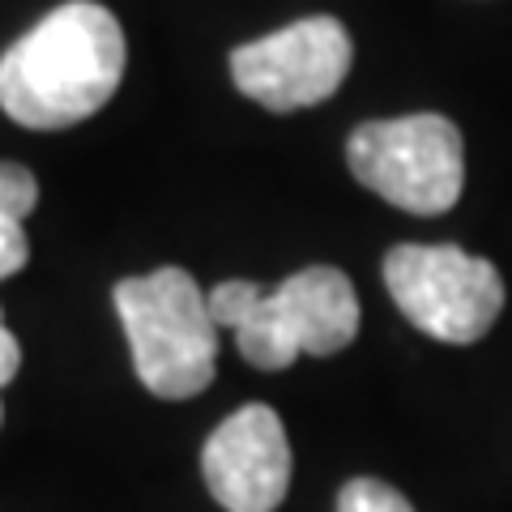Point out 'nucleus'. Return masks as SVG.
<instances>
[{
	"label": "nucleus",
	"instance_id": "nucleus-9",
	"mask_svg": "<svg viewBox=\"0 0 512 512\" xmlns=\"http://www.w3.org/2000/svg\"><path fill=\"white\" fill-rule=\"evenodd\" d=\"M39 205V180L22 163H0V218L26 222Z\"/></svg>",
	"mask_w": 512,
	"mask_h": 512
},
{
	"label": "nucleus",
	"instance_id": "nucleus-10",
	"mask_svg": "<svg viewBox=\"0 0 512 512\" xmlns=\"http://www.w3.org/2000/svg\"><path fill=\"white\" fill-rule=\"evenodd\" d=\"M26 261H30V244H26L22 222L0 218V282L18 274V269H22Z\"/></svg>",
	"mask_w": 512,
	"mask_h": 512
},
{
	"label": "nucleus",
	"instance_id": "nucleus-5",
	"mask_svg": "<svg viewBox=\"0 0 512 512\" xmlns=\"http://www.w3.org/2000/svg\"><path fill=\"white\" fill-rule=\"evenodd\" d=\"M384 286L414 329L470 346L504 312V282L487 256L457 244H397L384 256Z\"/></svg>",
	"mask_w": 512,
	"mask_h": 512
},
{
	"label": "nucleus",
	"instance_id": "nucleus-11",
	"mask_svg": "<svg viewBox=\"0 0 512 512\" xmlns=\"http://www.w3.org/2000/svg\"><path fill=\"white\" fill-rule=\"evenodd\" d=\"M18 367H22V346L5 329V316H0V389H5V384L18 376Z\"/></svg>",
	"mask_w": 512,
	"mask_h": 512
},
{
	"label": "nucleus",
	"instance_id": "nucleus-6",
	"mask_svg": "<svg viewBox=\"0 0 512 512\" xmlns=\"http://www.w3.org/2000/svg\"><path fill=\"white\" fill-rule=\"evenodd\" d=\"M350 35L338 18H303L231 52V77L252 103L299 111L325 103L350 73Z\"/></svg>",
	"mask_w": 512,
	"mask_h": 512
},
{
	"label": "nucleus",
	"instance_id": "nucleus-8",
	"mask_svg": "<svg viewBox=\"0 0 512 512\" xmlns=\"http://www.w3.org/2000/svg\"><path fill=\"white\" fill-rule=\"evenodd\" d=\"M338 512H414V504L380 478H350L338 495Z\"/></svg>",
	"mask_w": 512,
	"mask_h": 512
},
{
	"label": "nucleus",
	"instance_id": "nucleus-7",
	"mask_svg": "<svg viewBox=\"0 0 512 512\" xmlns=\"http://www.w3.org/2000/svg\"><path fill=\"white\" fill-rule=\"evenodd\" d=\"M201 474L227 512H278L291 491V444L269 406H239L214 427L201 453Z\"/></svg>",
	"mask_w": 512,
	"mask_h": 512
},
{
	"label": "nucleus",
	"instance_id": "nucleus-4",
	"mask_svg": "<svg viewBox=\"0 0 512 512\" xmlns=\"http://www.w3.org/2000/svg\"><path fill=\"white\" fill-rule=\"evenodd\" d=\"M346 163L363 188L406 214H448L466 184V146L448 116H397L359 124L346 141Z\"/></svg>",
	"mask_w": 512,
	"mask_h": 512
},
{
	"label": "nucleus",
	"instance_id": "nucleus-1",
	"mask_svg": "<svg viewBox=\"0 0 512 512\" xmlns=\"http://www.w3.org/2000/svg\"><path fill=\"white\" fill-rule=\"evenodd\" d=\"M124 30L94 0H69L0 56V107L22 128H69L103 111L124 77Z\"/></svg>",
	"mask_w": 512,
	"mask_h": 512
},
{
	"label": "nucleus",
	"instance_id": "nucleus-2",
	"mask_svg": "<svg viewBox=\"0 0 512 512\" xmlns=\"http://www.w3.org/2000/svg\"><path fill=\"white\" fill-rule=\"evenodd\" d=\"M218 329L235 333V346L261 372H282L299 355H338L359 333V295L333 265H308L278 282H218L210 295Z\"/></svg>",
	"mask_w": 512,
	"mask_h": 512
},
{
	"label": "nucleus",
	"instance_id": "nucleus-3",
	"mask_svg": "<svg viewBox=\"0 0 512 512\" xmlns=\"http://www.w3.org/2000/svg\"><path fill=\"white\" fill-rule=\"evenodd\" d=\"M116 312L137 376L154 397L184 402L210 389L218 367V320L188 269L163 265L154 274L116 282Z\"/></svg>",
	"mask_w": 512,
	"mask_h": 512
},
{
	"label": "nucleus",
	"instance_id": "nucleus-12",
	"mask_svg": "<svg viewBox=\"0 0 512 512\" xmlns=\"http://www.w3.org/2000/svg\"><path fill=\"white\" fill-rule=\"evenodd\" d=\"M0 423H5V406H0Z\"/></svg>",
	"mask_w": 512,
	"mask_h": 512
}]
</instances>
